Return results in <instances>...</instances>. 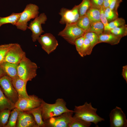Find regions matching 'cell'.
Segmentation results:
<instances>
[{
  "label": "cell",
  "mask_w": 127,
  "mask_h": 127,
  "mask_svg": "<svg viewBox=\"0 0 127 127\" xmlns=\"http://www.w3.org/2000/svg\"><path fill=\"white\" fill-rule=\"evenodd\" d=\"M11 111L6 109L0 111V127H5L8 121Z\"/></svg>",
  "instance_id": "f546056e"
},
{
  "label": "cell",
  "mask_w": 127,
  "mask_h": 127,
  "mask_svg": "<svg viewBox=\"0 0 127 127\" xmlns=\"http://www.w3.org/2000/svg\"><path fill=\"white\" fill-rule=\"evenodd\" d=\"M16 127H38L33 115L28 111H20Z\"/></svg>",
  "instance_id": "5bb4252c"
},
{
  "label": "cell",
  "mask_w": 127,
  "mask_h": 127,
  "mask_svg": "<svg viewBox=\"0 0 127 127\" xmlns=\"http://www.w3.org/2000/svg\"><path fill=\"white\" fill-rule=\"evenodd\" d=\"M84 39L83 35L76 39L74 42V45H75L76 50L80 55Z\"/></svg>",
  "instance_id": "836d02e7"
},
{
  "label": "cell",
  "mask_w": 127,
  "mask_h": 127,
  "mask_svg": "<svg viewBox=\"0 0 127 127\" xmlns=\"http://www.w3.org/2000/svg\"><path fill=\"white\" fill-rule=\"evenodd\" d=\"M37 40L42 49L48 54L53 52L58 45V41L55 37L49 33L41 35Z\"/></svg>",
  "instance_id": "4fadbf2b"
},
{
  "label": "cell",
  "mask_w": 127,
  "mask_h": 127,
  "mask_svg": "<svg viewBox=\"0 0 127 127\" xmlns=\"http://www.w3.org/2000/svg\"><path fill=\"white\" fill-rule=\"evenodd\" d=\"M100 19L101 21L104 25V32L107 31L109 22L105 16L104 13V9L102 7L100 9Z\"/></svg>",
  "instance_id": "e575fe53"
},
{
  "label": "cell",
  "mask_w": 127,
  "mask_h": 127,
  "mask_svg": "<svg viewBox=\"0 0 127 127\" xmlns=\"http://www.w3.org/2000/svg\"><path fill=\"white\" fill-rule=\"evenodd\" d=\"M21 12L12 13L10 15L4 17H0V27L2 25L7 24H10L15 25L19 20Z\"/></svg>",
  "instance_id": "ffe728a7"
},
{
  "label": "cell",
  "mask_w": 127,
  "mask_h": 127,
  "mask_svg": "<svg viewBox=\"0 0 127 127\" xmlns=\"http://www.w3.org/2000/svg\"><path fill=\"white\" fill-rule=\"evenodd\" d=\"M111 127H127V120L122 109L116 106L109 114Z\"/></svg>",
  "instance_id": "8fae6325"
},
{
  "label": "cell",
  "mask_w": 127,
  "mask_h": 127,
  "mask_svg": "<svg viewBox=\"0 0 127 127\" xmlns=\"http://www.w3.org/2000/svg\"><path fill=\"white\" fill-rule=\"evenodd\" d=\"M39 8L36 5L30 4L27 5L15 25L18 29L25 31L28 27V22L31 19L38 16Z\"/></svg>",
  "instance_id": "277c9868"
},
{
  "label": "cell",
  "mask_w": 127,
  "mask_h": 127,
  "mask_svg": "<svg viewBox=\"0 0 127 127\" xmlns=\"http://www.w3.org/2000/svg\"><path fill=\"white\" fill-rule=\"evenodd\" d=\"M15 105L4 95L0 87V111L6 109L12 110Z\"/></svg>",
  "instance_id": "ac0fdd59"
},
{
  "label": "cell",
  "mask_w": 127,
  "mask_h": 127,
  "mask_svg": "<svg viewBox=\"0 0 127 127\" xmlns=\"http://www.w3.org/2000/svg\"><path fill=\"white\" fill-rule=\"evenodd\" d=\"M73 111L74 116L86 122L93 123L96 126L105 120L97 114V109L93 107L91 103L86 102L82 105L75 106Z\"/></svg>",
  "instance_id": "6da1fadb"
},
{
  "label": "cell",
  "mask_w": 127,
  "mask_h": 127,
  "mask_svg": "<svg viewBox=\"0 0 127 127\" xmlns=\"http://www.w3.org/2000/svg\"><path fill=\"white\" fill-rule=\"evenodd\" d=\"M41 99L34 95L28 98H19L15 104V107L20 111H30L41 105Z\"/></svg>",
  "instance_id": "ba28073f"
},
{
  "label": "cell",
  "mask_w": 127,
  "mask_h": 127,
  "mask_svg": "<svg viewBox=\"0 0 127 127\" xmlns=\"http://www.w3.org/2000/svg\"><path fill=\"white\" fill-rule=\"evenodd\" d=\"M25 56V53L20 45L18 43H13L6 54L4 62L18 64Z\"/></svg>",
  "instance_id": "7c38bea8"
},
{
  "label": "cell",
  "mask_w": 127,
  "mask_h": 127,
  "mask_svg": "<svg viewBox=\"0 0 127 127\" xmlns=\"http://www.w3.org/2000/svg\"><path fill=\"white\" fill-rule=\"evenodd\" d=\"M92 51L90 43L89 40L85 37L84 42L82 48L80 56L83 57L91 54Z\"/></svg>",
  "instance_id": "f1b7e54d"
},
{
  "label": "cell",
  "mask_w": 127,
  "mask_h": 127,
  "mask_svg": "<svg viewBox=\"0 0 127 127\" xmlns=\"http://www.w3.org/2000/svg\"><path fill=\"white\" fill-rule=\"evenodd\" d=\"M37 68V64L25 56L18 64V76L25 81H31L36 76Z\"/></svg>",
  "instance_id": "3957f363"
},
{
  "label": "cell",
  "mask_w": 127,
  "mask_h": 127,
  "mask_svg": "<svg viewBox=\"0 0 127 127\" xmlns=\"http://www.w3.org/2000/svg\"><path fill=\"white\" fill-rule=\"evenodd\" d=\"M91 23L88 17L85 15L80 17L76 24L85 33L88 32Z\"/></svg>",
  "instance_id": "7402d4cb"
},
{
  "label": "cell",
  "mask_w": 127,
  "mask_h": 127,
  "mask_svg": "<svg viewBox=\"0 0 127 127\" xmlns=\"http://www.w3.org/2000/svg\"><path fill=\"white\" fill-rule=\"evenodd\" d=\"M66 103L61 98H58L53 104L47 103L41 99V106L42 109V117L44 121L49 118L59 115L65 112L72 111L66 107Z\"/></svg>",
  "instance_id": "7a4b0ae2"
},
{
  "label": "cell",
  "mask_w": 127,
  "mask_h": 127,
  "mask_svg": "<svg viewBox=\"0 0 127 127\" xmlns=\"http://www.w3.org/2000/svg\"><path fill=\"white\" fill-rule=\"evenodd\" d=\"M20 111L16 107L11 111L8 121L5 127H16L18 116Z\"/></svg>",
  "instance_id": "603a6c76"
},
{
  "label": "cell",
  "mask_w": 127,
  "mask_h": 127,
  "mask_svg": "<svg viewBox=\"0 0 127 127\" xmlns=\"http://www.w3.org/2000/svg\"><path fill=\"white\" fill-rule=\"evenodd\" d=\"M0 87L5 95L15 104L19 96L13 85L12 79L6 75L3 76L0 78Z\"/></svg>",
  "instance_id": "8992f818"
},
{
  "label": "cell",
  "mask_w": 127,
  "mask_h": 127,
  "mask_svg": "<svg viewBox=\"0 0 127 127\" xmlns=\"http://www.w3.org/2000/svg\"><path fill=\"white\" fill-rule=\"evenodd\" d=\"M84 36L89 41L91 45V48L93 49L94 47L99 44V36L95 33L90 32L85 33Z\"/></svg>",
  "instance_id": "83f0119b"
},
{
  "label": "cell",
  "mask_w": 127,
  "mask_h": 127,
  "mask_svg": "<svg viewBox=\"0 0 127 127\" xmlns=\"http://www.w3.org/2000/svg\"><path fill=\"white\" fill-rule=\"evenodd\" d=\"M122 75L127 83V65H126L123 66L122 67Z\"/></svg>",
  "instance_id": "74e56055"
},
{
  "label": "cell",
  "mask_w": 127,
  "mask_h": 127,
  "mask_svg": "<svg viewBox=\"0 0 127 127\" xmlns=\"http://www.w3.org/2000/svg\"><path fill=\"white\" fill-rule=\"evenodd\" d=\"M91 23L101 21L100 9L91 7L85 14Z\"/></svg>",
  "instance_id": "44dd1931"
},
{
  "label": "cell",
  "mask_w": 127,
  "mask_h": 127,
  "mask_svg": "<svg viewBox=\"0 0 127 127\" xmlns=\"http://www.w3.org/2000/svg\"><path fill=\"white\" fill-rule=\"evenodd\" d=\"M91 7L100 9L103 7V0H90Z\"/></svg>",
  "instance_id": "d590c367"
},
{
  "label": "cell",
  "mask_w": 127,
  "mask_h": 127,
  "mask_svg": "<svg viewBox=\"0 0 127 127\" xmlns=\"http://www.w3.org/2000/svg\"><path fill=\"white\" fill-rule=\"evenodd\" d=\"M112 1V0H103V8L105 9L109 8Z\"/></svg>",
  "instance_id": "f35d334b"
},
{
  "label": "cell",
  "mask_w": 127,
  "mask_h": 127,
  "mask_svg": "<svg viewBox=\"0 0 127 127\" xmlns=\"http://www.w3.org/2000/svg\"><path fill=\"white\" fill-rule=\"evenodd\" d=\"M12 81L13 86L18 93L19 98L29 97L26 89L28 82L22 80L18 76L12 79Z\"/></svg>",
  "instance_id": "9a60e30c"
},
{
  "label": "cell",
  "mask_w": 127,
  "mask_h": 127,
  "mask_svg": "<svg viewBox=\"0 0 127 127\" xmlns=\"http://www.w3.org/2000/svg\"><path fill=\"white\" fill-rule=\"evenodd\" d=\"M85 32L76 24H66L65 28L58 34L68 43L74 45L75 40L83 36Z\"/></svg>",
  "instance_id": "5b68a950"
},
{
  "label": "cell",
  "mask_w": 127,
  "mask_h": 127,
  "mask_svg": "<svg viewBox=\"0 0 127 127\" xmlns=\"http://www.w3.org/2000/svg\"><path fill=\"white\" fill-rule=\"evenodd\" d=\"M74 113L72 110L50 118L44 121L45 127H68Z\"/></svg>",
  "instance_id": "52a82bcc"
},
{
  "label": "cell",
  "mask_w": 127,
  "mask_h": 127,
  "mask_svg": "<svg viewBox=\"0 0 127 127\" xmlns=\"http://www.w3.org/2000/svg\"><path fill=\"white\" fill-rule=\"evenodd\" d=\"M114 35L122 38L127 35V26L124 25L112 29L108 31Z\"/></svg>",
  "instance_id": "4316f807"
},
{
  "label": "cell",
  "mask_w": 127,
  "mask_h": 127,
  "mask_svg": "<svg viewBox=\"0 0 127 127\" xmlns=\"http://www.w3.org/2000/svg\"><path fill=\"white\" fill-rule=\"evenodd\" d=\"M104 31L103 24L101 21H98L91 23L88 32H94L99 36L103 33Z\"/></svg>",
  "instance_id": "d4e9b609"
},
{
  "label": "cell",
  "mask_w": 127,
  "mask_h": 127,
  "mask_svg": "<svg viewBox=\"0 0 127 127\" xmlns=\"http://www.w3.org/2000/svg\"><path fill=\"white\" fill-rule=\"evenodd\" d=\"M98 36V43H105L112 45L118 44L121 38L114 35L109 31L104 32Z\"/></svg>",
  "instance_id": "2e32d148"
},
{
  "label": "cell",
  "mask_w": 127,
  "mask_h": 127,
  "mask_svg": "<svg viewBox=\"0 0 127 127\" xmlns=\"http://www.w3.org/2000/svg\"><path fill=\"white\" fill-rule=\"evenodd\" d=\"M78 7V5H75L71 10L61 8L59 12L61 17L60 23L66 25L76 24L80 17Z\"/></svg>",
  "instance_id": "30bf717a"
},
{
  "label": "cell",
  "mask_w": 127,
  "mask_h": 127,
  "mask_svg": "<svg viewBox=\"0 0 127 127\" xmlns=\"http://www.w3.org/2000/svg\"><path fill=\"white\" fill-rule=\"evenodd\" d=\"M121 1V0H112L109 8L111 10L117 11L119 4Z\"/></svg>",
  "instance_id": "8d00e7d4"
},
{
  "label": "cell",
  "mask_w": 127,
  "mask_h": 127,
  "mask_svg": "<svg viewBox=\"0 0 127 127\" xmlns=\"http://www.w3.org/2000/svg\"><path fill=\"white\" fill-rule=\"evenodd\" d=\"M4 71L0 65V78L5 75Z\"/></svg>",
  "instance_id": "ab89813d"
},
{
  "label": "cell",
  "mask_w": 127,
  "mask_h": 127,
  "mask_svg": "<svg viewBox=\"0 0 127 127\" xmlns=\"http://www.w3.org/2000/svg\"><path fill=\"white\" fill-rule=\"evenodd\" d=\"M78 10L80 17L85 15L89 8L91 7L90 0H82L78 5Z\"/></svg>",
  "instance_id": "484cf974"
},
{
  "label": "cell",
  "mask_w": 127,
  "mask_h": 127,
  "mask_svg": "<svg viewBox=\"0 0 127 127\" xmlns=\"http://www.w3.org/2000/svg\"><path fill=\"white\" fill-rule=\"evenodd\" d=\"M13 44L10 43L0 45V64L4 62L6 54Z\"/></svg>",
  "instance_id": "1f68e13d"
},
{
  "label": "cell",
  "mask_w": 127,
  "mask_h": 127,
  "mask_svg": "<svg viewBox=\"0 0 127 127\" xmlns=\"http://www.w3.org/2000/svg\"><path fill=\"white\" fill-rule=\"evenodd\" d=\"M33 116L38 127H45L42 117V109L40 106L27 111Z\"/></svg>",
  "instance_id": "d6986e66"
},
{
  "label": "cell",
  "mask_w": 127,
  "mask_h": 127,
  "mask_svg": "<svg viewBox=\"0 0 127 127\" xmlns=\"http://www.w3.org/2000/svg\"><path fill=\"white\" fill-rule=\"evenodd\" d=\"M18 64L4 62L0 64L6 75L13 79L18 77L17 67Z\"/></svg>",
  "instance_id": "e0dca14e"
},
{
  "label": "cell",
  "mask_w": 127,
  "mask_h": 127,
  "mask_svg": "<svg viewBox=\"0 0 127 127\" xmlns=\"http://www.w3.org/2000/svg\"><path fill=\"white\" fill-rule=\"evenodd\" d=\"M47 20L46 15L44 13H42L32 21L28 26L27 28L32 32L31 36L33 42L37 40L41 34L44 32L41 25L45 24Z\"/></svg>",
  "instance_id": "9c48e42d"
},
{
  "label": "cell",
  "mask_w": 127,
  "mask_h": 127,
  "mask_svg": "<svg viewBox=\"0 0 127 127\" xmlns=\"http://www.w3.org/2000/svg\"><path fill=\"white\" fill-rule=\"evenodd\" d=\"M126 24L125 21L123 19L118 18L115 20L109 23L107 31Z\"/></svg>",
  "instance_id": "d6a6232c"
},
{
  "label": "cell",
  "mask_w": 127,
  "mask_h": 127,
  "mask_svg": "<svg viewBox=\"0 0 127 127\" xmlns=\"http://www.w3.org/2000/svg\"><path fill=\"white\" fill-rule=\"evenodd\" d=\"M91 123L86 122L73 115L68 125V127H89Z\"/></svg>",
  "instance_id": "cb8c5ba5"
},
{
  "label": "cell",
  "mask_w": 127,
  "mask_h": 127,
  "mask_svg": "<svg viewBox=\"0 0 127 127\" xmlns=\"http://www.w3.org/2000/svg\"><path fill=\"white\" fill-rule=\"evenodd\" d=\"M104 13L106 19L109 23L118 18L117 11L111 10L109 8L104 9Z\"/></svg>",
  "instance_id": "4dcf8cb0"
}]
</instances>
